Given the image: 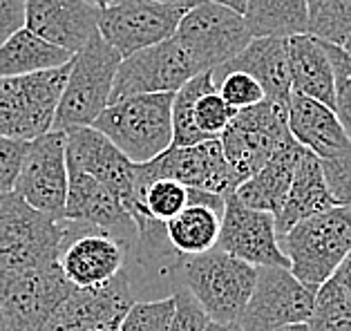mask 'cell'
Segmentation results:
<instances>
[{"mask_svg": "<svg viewBox=\"0 0 351 331\" xmlns=\"http://www.w3.org/2000/svg\"><path fill=\"white\" fill-rule=\"evenodd\" d=\"M175 313V298L134 300L119 322V331H168Z\"/></svg>", "mask_w": 351, "mask_h": 331, "instance_id": "31", "label": "cell"}, {"mask_svg": "<svg viewBox=\"0 0 351 331\" xmlns=\"http://www.w3.org/2000/svg\"><path fill=\"white\" fill-rule=\"evenodd\" d=\"M63 244V219L32 208L23 197L0 193V271L56 262Z\"/></svg>", "mask_w": 351, "mask_h": 331, "instance_id": "8", "label": "cell"}, {"mask_svg": "<svg viewBox=\"0 0 351 331\" xmlns=\"http://www.w3.org/2000/svg\"><path fill=\"white\" fill-rule=\"evenodd\" d=\"M291 92L333 106V70L324 43L311 34L285 38Z\"/></svg>", "mask_w": 351, "mask_h": 331, "instance_id": "24", "label": "cell"}, {"mask_svg": "<svg viewBox=\"0 0 351 331\" xmlns=\"http://www.w3.org/2000/svg\"><path fill=\"white\" fill-rule=\"evenodd\" d=\"M143 3H164V5H186V7H191L195 0H143Z\"/></svg>", "mask_w": 351, "mask_h": 331, "instance_id": "42", "label": "cell"}, {"mask_svg": "<svg viewBox=\"0 0 351 331\" xmlns=\"http://www.w3.org/2000/svg\"><path fill=\"white\" fill-rule=\"evenodd\" d=\"M217 249L251 267H285L289 260L280 249L276 222L267 210L248 208L235 195H228L219 224Z\"/></svg>", "mask_w": 351, "mask_h": 331, "instance_id": "16", "label": "cell"}, {"mask_svg": "<svg viewBox=\"0 0 351 331\" xmlns=\"http://www.w3.org/2000/svg\"><path fill=\"white\" fill-rule=\"evenodd\" d=\"M72 61L54 70L0 76V137L32 141L52 130Z\"/></svg>", "mask_w": 351, "mask_h": 331, "instance_id": "5", "label": "cell"}, {"mask_svg": "<svg viewBox=\"0 0 351 331\" xmlns=\"http://www.w3.org/2000/svg\"><path fill=\"white\" fill-rule=\"evenodd\" d=\"M306 34L322 43L342 47L351 36V0H313L309 3V29Z\"/></svg>", "mask_w": 351, "mask_h": 331, "instance_id": "30", "label": "cell"}, {"mask_svg": "<svg viewBox=\"0 0 351 331\" xmlns=\"http://www.w3.org/2000/svg\"><path fill=\"white\" fill-rule=\"evenodd\" d=\"M132 253L134 244L121 235L63 219V244L56 262L67 282L76 289L106 284L128 269Z\"/></svg>", "mask_w": 351, "mask_h": 331, "instance_id": "10", "label": "cell"}, {"mask_svg": "<svg viewBox=\"0 0 351 331\" xmlns=\"http://www.w3.org/2000/svg\"><path fill=\"white\" fill-rule=\"evenodd\" d=\"M121 54L94 32L79 52L72 56L61 101L56 106L52 130L92 125L110 103V92Z\"/></svg>", "mask_w": 351, "mask_h": 331, "instance_id": "4", "label": "cell"}, {"mask_svg": "<svg viewBox=\"0 0 351 331\" xmlns=\"http://www.w3.org/2000/svg\"><path fill=\"white\" fill-rule=\"evenodd\" d=\"M173 298H175V313L173 320H170L168 331H206L208 316L199 307V302L188 293V289L177 286Z\"/></svg>", "mask_w": 351, "mask_h": 331, "instance_id": "36", "label": "cell"}, {"mask_svg": "<svg viewBox=\"0 0 351 331\" xmlns=\"http://www.w3.org/2000/svg\"><path fill=\"white\" fill-rule=\"evenodd\" d=\"M219 224L221 213H217L215 208L204 206V204H188L182 213L168 219L164 226L170 246L182 258H193L215 249Z\"/></svg>", "mask_w": 351, "mask_h": 331, "instance_id": "28", "label": "cell"}, {"mask_svg": "<svg viewBox=\"0 0 351 331\" xmlns=\"http://www.w3.org/2000/svg\"><path fill=\"white\" fill-rule=\"evenodd\" d=\"M333 70V112L351 141V54L338 45L324 43Z\"/></svg>", "mask_w": 351, "mask_h": 331, "instance_id": "32", "label": "cell"}, {"mask_svg": "<svg viewBox=\"0 0 351 331\" xmlns=\"http://www.w3.org/2000/svg\"><path fill=\"white\" fill-rule=\"evenodd\" d=\"M306 327L309 331H351V291L336 275L315 289Z\"/></svg>", "mask_w": 351, "mask_h": 331, "instance_id": "29", "label": "cell"}, {"mask_svg": "<svg viewBox=\"0 0 351 331\" xmlns=\"http://www.w3.org/2000/svg\"><path fill=\"white\" fill-rule=\"evenodd\" d=\"M287 123L291 137L318 159H336L351 152V141L336 112L322 101L291 92Z\"/></svg>", "mask_w": 351, "mask_h": 331, "instance_id": "21", "label": "cell"}, {"mask_svg": "<svg viewBox=\"0 0 351 331\" xmlns=\"http://www.w3.org/2000/svg\"><path fill=\"white\" fill-rule=\"evenodd\" d=\"M242 19L253 38H289L309 29L306 0H246Z\"/></svg>", "mask_w": 351, "mask_h": 331, "instance_id": "27", "label": "cell"}, {"mask_svg": "<svg viewBox=\"0 0 351 331\" xmlns=\"http://www.w3.org/2000/svg\"><path fill=\"white\" fill-rule=\"evenodd\" d=\"M315 289L302 284L285 267H258L255 284L237 325L242 331H276L306 322Z\"/></svg>", "mask_w": 351, "mask_h": 331, "instance_id": "12", "label": "cell"}, {"mask_svg": "<svg viewBox=\"0 0 351 331\" xmlns=\"http://www.w3.org/2000/svg\"><path fill=\"white\" fill-rule=\"evenodd\" d=\"M197 74L202 72L184 52V47L175 38H166L121 58L112 81L110 103L134 95L177 92Z\"/></svg>", "mask_w": 351, "mask_h": 331, "instance_id": "13", "label": "cell"}, {"mask_svg": "<svg viewBox=\"0 0 351 331\" xmlns=\"http://www.w3.org/2000/svg\"><path fill=\"white\" fill-rule=\"evenodd\" d=\"M215 3H221V5L230 7V10H235V12L242 14V12H244V3H246V0H215Z\"/></svg>", "mask_w": 351, "mask_h": 331, "instance_id": "41", "label": "cell"}, {"mask_svg": "<svg viewBox=\"0 0 351 331\" xmlns=\"http://www.w3.org/2000/svg\"><path fill=\"white\" fill-rule=\"evenodd\" d=\"M237 110H233L224 99L217 95V90H206L197 97L193 106V121L195 128L199 130L206 139H217L226 130L230 119L235 117Z\"/></svg>", "mask_w": 351, "mask_h": 331, "instance_id": "34", "label": "cell"}, {"mask_svg": "<svg viewBox=\"0 0 351 331\" xmlns=\"http://www.w3.org/2000/svg\"><path fill=\"white\" fill-rule=\"evenodd\" d=\"M276 331H309L306 322H298V325H287V327H280Z\"/></svg>", "mask_w": 351, "mask_h": 331, "instance_id": "43", "label": "cell"}, {"mask_svg": "<svg viewBox=\"0 0 351 331\" xmlns=\"http://www.w3.org/2000/svg\"><path fill=\"white\" fill-rule=\"evenodd\" d=\"M173 38L199 72H213L251 43L242 14L215 0H195L184 12Z\"/></svg>", "mask_w": 351, "mask_h": 331, "instance_id": "7", "label": "cell"}, {"mask_svg": "<svg viewBox=\"0 0 351 331\" xmlns=\"http://www.w3.org/2000/svg\"><path fill=\"white\" fill-rule=\"evenodd\" d=\"M173 97L175 92H164L114 101L94 119L92 128L112 141L132 164H145L173 146Z\"/></svg>", "mask_w": 351, "mask_h": 331, "instance_id": "2", "label": "cell"}, {"mask_svg": "<svg viewBox=\"0 0 351 331\" xmlns=\"http://www.w3.org/2000/svg\"><path fill=\"white\" fill-rule=\"evenodd\" d=\"M0 331H10V327H7L5 311H3V300H0Z\"/></svg>", "mask_w": 351, "mask_h": 331, "instance_id": "44", "label": "cell"}, {"mask_svg": "<svg viewBox=\"0 0 351 331\" xmlns=\"http://www.w3.org/2000/svg\"><path fill=\"white\" fill-rule=\"evenodd\" d=\"M67 164L76 166L79 171L92 175L101 182L114 197L123 204L128 215L134 210V168L121 150L112 141L104 137L92 125H79L67 128Z\"/></svg>", "mask_w": 351, "mask_h": 331, "instance_id": "18", "label": "cell"}, {"mask_svg": "<svg viewBox=\"0 0 351 331\" xmlns=\"http://www.w3.org/2000/svg\"><path fill=\"white\" fill-rule=\"evenodd\" d=\"M287 108L264 99L251 108L237 110L226 130L217 137L239 184L258 173L280 148L293 139L287 123Z\"/></svg>", "mask_w": 351, "mask_h": 331, "instance_id": "9", "label": "cell"}, {"mask_svg": "<svg viewBox=\"0 0 351 331\" xmlns=\"http://www.w3.org/2000/svg\"><path fill=\"white\" fill-rule=\"evenodd\" d=\"M70 291L58 262L0 271V300L10 331H43Z\"/></svg>", "mask_w": 351, "mask_h": 331, "instance_id": "11", "label": "cell"}, {"mask_svg": "<svg viewBox=\"0 0 351 331\" xmlns=\"http://www.w3.org/2000/svg\"><path fill=\"white\" fill-rule=\"evenodd\" d=\"M239 70L253 76L264 90V97L276 101L280 106H289L291 99V81H289V63H287V43L278 36L251 38L242 52L228 63L219 65L213 72H230Z\"/></svg>", "mask_w": 351, "mask_h": 331, "instance_id": "22", "label": "cell"}, {"mask_svg": "<svg viewBox=\"0 0 351 331\" xmlns=\"http://www.w3.org/2000/svg\"><path fill=\"white\" fill-rule=\"evenodd\" d=\"M186 5L143 3V0H114L112 5L101 7L97 32L110 47L128 56L136 49L157 45L173 38Z\"/></svg>", "mask_w": 351, "mask_h": 331, "instance_id": "14", "label": "cell"}, {"mask_svg": "<svg viewBox=\"0 0 351 331\" xmlns=\"http://www.w3.org/2000/svg\"><path fill=\"white\" fill-rule=\"evenodd\" d=\"M175 180L188 188L215 193L221 197L233 195L239 186L233 168L228 166L219 139H206L195 146H170L159 157L136 164L134 168V210H139V195L152 180Z\"/></svg>", "mask_w": 351, "mask_h": 331, "instance_id": "6", "label": "cell"}, {"mask_svg": "<svg viewBox=\"0 0 351 331\" xmlns=\"http://www.w3.org/2000/svg\"><path fill=\"white\" fill-rule=\"evenodd\" d=\"M72 52L47 43L27 27L14 32L0 45V76H23L43 70H54L72 61Z\"/></svg>", "mask_w": 351, "mask_h": 331, "instance_id": "26", "label": "cell"}, {"mask_svg": "<svg viewBox=\"0 0 351 331\" xmlns=\"http://www.w3.org/2000/svg\"><path fill=\"white\" fill-rule=\"evenodd\" d=\"M333 206H336V201H333L329 186L324 182L322 159L315 157L313 152L304 150L295 164V171L293 177H291V186L285 201H282V208L273 215L278 237L285 235L300 219H306Z\"/></svg>", "mask_w": 351, "mask_h": 331, "instance_id": "23", "label": "cell"}, {"mask_svg": "<svg viewBox=\"0 0 351 331\" xmlns=\"http://www.w3.org/2000/svg\"><path fill=\"white\" fill-rule=\"evenodd\" d=\"M27 143L23 139L0 137V193H12L14 184L19 180Z\"/></svg>", "mask_w": 351, "mask_h": 331, "instance_id": "37", "label": "cell"}, {"mask_svg": "<svg viewBox=\"0 0 351 331\" xmlns=\"http://www.w3.org/2000/svg\"><path fill=\"white\" fill-rule=\"evenodd\" d=\"M322 173L336 206L351 210V152L336 159H322Z\"/></svg>", "mask_w": 351, "mask_h": 331, "instance_id": "35", "label": "cell"}, {"mask_svg": "<svg viewBox=\"0 0 351 331\" xmlns=\"http://www.w3.org/2000/svg\"><path fill=\"white\" fill-rule=\"evenodd\" d=\"M14 193L32 208L61 222L67 197V141L63 130H49L27 143Z\"/></svg>", "mask_w": 351, "mask_h": 331, "instance_id": "15", "label": "cell"}, {"mask_svg": "<svg viewBox=\"0 0 351 331\" xmlns=\"http://www.w3.org/2000/svg\"><path fill=\"white\" fill-rule=\"evenodd\" d=\"M179 284L199 302L210 322L233 325L251 298L255 267L215 246L202 256L184 258L179 269Z\"/></svg>", "mask_w": 351, "mask_h": 331, "instance_id": "3", "label": "cell"}, {"mask_svg": "<svg viewBox=\"0 0 351 331\" xmlns=\"http://www.w3.org/2000/svg\"><path fill=\"white\" fill-rule=\"evenodd\" d=\"M278 242L291 273L302 284L318 289L351 253V210L333 206L300 219Z\"/></svg>", "mask_w": 351, "mask_h": 331, "instance_id": "1", "label": "cell"}, {"mask_svg": "<svg viewBox=\"0 0 351 331\" xmlns=\"http://www.w3.org/2000/svg\"><path fill=\"white\" fill-rule=\"evenodd\" d=\"M128 269L106 284L76 289L58 304L54 316L47 320L43 331H101L117 329L123 313L134 302Z\"/></svg>", "mask_w": 351, "mask_h": 331, "instance_id": "17", "label": "cell"}, {"mask_svg": "<svg viewBox=\"0 0 351 331\" xmlns=\"http://www.w3.org/2000/svg\"><path fill=\"white\" fill-rule=\"evenodd\" d=\"M302 152L304 148L295 139H291L258 173H253L248 180L239 184L233 195L248 208L267 210V213L276 215L289 193L291 177H293L295 164Z\"/></svg>", "mask_w": 351, "mask_h": 331, "instance_id": "25", "label": "cell"}, {"mask_svg": "<svg viewBox=\"0 0 351 331\" xmlns=\"http://www.w3.org/2000/svg\"><path fill=\"white\" fill-rule=\"evenodd\" d=\"M101 331H119V329H101Z\"/></svg>", "mask_w": 351, "mask_h": 331, "instance_id": "47", "label": "cell"}, {"mask_svg": "<svg viewBox=\"0 0 351 331\" xmlns=\"http://www.w3.org/2000/svg\"><path fill=\"white\" fill-rule=\"evenodd\" d=\"M25 27V0H0V45Z\"/></svg>", "mask_w": 351, "mask_h": 331, "instance_id": "38", "label": "cell"}, {"mask_svg": "<svg viewBox=\"0 0 351 331\" xmlns=\"http://www.w3.org/2000/svg\"><path fill=\"white\" fill-rule=\"evenodd\" d=\"M333 275H336V278L340 280V282L345 284V286L349 289V291H351V253L345 258V262H342V265L338 267V271H336Z\"/></svg>", "mask_w": 351, "mask_h": 331, "instance_id": "39", "label": "cell"}, {"mask_svg": "<svg viewBox=\"0 0 351 331\" xmlns=\"http://www.w3.org/2000/svg\"><path fill=\"white\" fill-rule=\"evenodd\" d=\"M210 76H213V86H215L217 95L233 110L251 108L267 99L260 83L255 81L253 76H248L246 72H239V70L210 72Z\"/></svg>", "mask_w": 351, "mask_h": 331, "instance_id": "33", "label": "cell"}, {"mask_svg": "<svg viewBox=\"0 0 351 331\" xmlns=\"http://www.w3.org/2000/svg\"><path fill=\"white\" fill-rule=\"evenodd\" d=\"M99 7L88 0H25V27L76 54L97 32Z\"/></svg>", "mask_w": 351, "mask_h": 331, "instance_id": "20", "label": "cell"}, {"mask_svg": "<svg viewBox=\"0 0 351 331\" xmlns=\"http://www.w3.org/2000/svg\"><path fill=\"white\" fill-rule=\"evenodd\" d=\"M206 331H242V329H239L237 322H233V325H219V322H210L208 320Z\"/></svg>", "mask_w": 351, "mask_h": 331, "instance_id": "40", "label": "cell"}, {"mask_svg": "<svg viewBox=\"0 0 351 331\" xmlns=\"http://www.w3.org/2000/svg\"><path fill=\"white\" fill-rule=\"evenodd\" d=\"M63 219L104 228V231L117 233L123 240L136 244V226L123 204L104 184L72 164H67V197L63 206Z\"/></svg>", "mask_w": 351, "mask_h": 331, "instance_id": "19", "label": "cell"}, {"mask_svg": "<svg viewBox=\"0 0 351 331\" xmlns=\"http://www.w3.org/2000/svg\"><path fill=\"white\" fill-rule=\"evenodd\" d=\"M88 3H90V5H94V7H99V10H101V7H108V5H112L114 0H88Z\"/></svg>", "mask_w": 351, "mask_h": 331, "instance_id": "45", "label": "cell"}, {"mask_svg": "<svg viewBox=\"0 0 351 331\" xmlns=\"http://www.w3.org/2000/svg\"><path fill=\"white\" fill-rule=\"evenodd\" d=\"M342 49H345V52H349V54H351V36L345 40V43H342Z\"/></svg>", "mask_w": 351, "mask_h": 331, "instance_id": "46", "label": "cell"}, {"mask_svg": "<svg viewBox=\"0 0 351 331\" xmlns=\"http://www.w3.org/2000/svg\"><path fill=\"white\" fill-rule=\"evenodd\" d=\"M309 3H313V0H306V5H309Z\"/></svg>", "mask_w": 351, "mask_h": 331, "instance_id": "48", "label": "cell"}]
</instances>
